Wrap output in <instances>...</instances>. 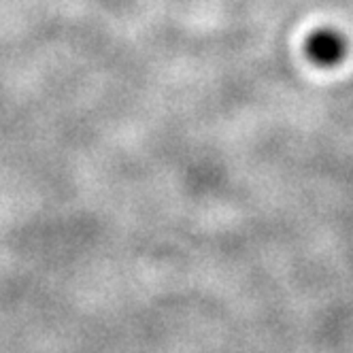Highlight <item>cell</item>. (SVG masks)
<instances>
[{
  "label": "cell",
  "instance_id": "obj_1",
  "mask_svg": "<svg viewBox=\"0 0 353 353\" xmlns=\"http://www.w3.org/2000/svg\"><path fill=\"white\" fill-rule=\"evenodd\" d=\"M347 52V41L341 32L323 28L311 34L307 41V54L319 66H334Z\"/></svg>",
  "mask_w": 353,
  "mask_h": 353
}]
</instances>
